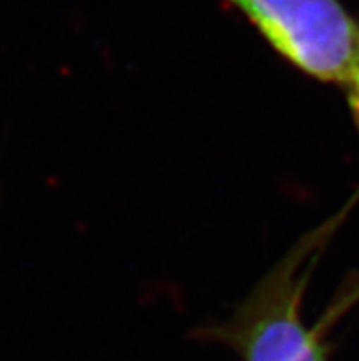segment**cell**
I'll return each mask as SVG.
<instances>
[{
  "instance_id": "6da1fadb",
  "label": "cell",
  "mask_w": 359,
  "mask_h": 361,
  "mask_svg": "<svg viewBox=\"0 0 359 361\" xmlns=\"http://www.w3.org/2000/svg\"><path fill=\"white\" fill-rule=\"evenodd\" d=\"M275 54L321 82L345 87L359 68V18L343 0H222Z\"/></svg>"
},
{
  "instance_id": "7a4b0ae2",
  "label": "cell",
  "mask_w": 359,
  "mask_h": 361,
  "mask_svg": "<svg viewBox=\"0 0 359 361\" xmlns=\"http://www.w3.org/2000/svg\"><path fill=\"white\" fill-rule=\"evenodd\" d=\"M312 246L293 247L214 332L244 361H327L321 338L303 319L305 261Z\"/></svg>"
},
{
  "instance_id": "3957f363",
  "label": "cell",
  "mask_w": 359,
  "mask_h": 361,
  "mask_svg": "<svg viewBox=\"0 0 359 361\" xmlns=\"http://www.w3.org/2000/svg\"><path fill=\"white\" fill-rule=\"evenodd\" d=\"M346 92H348V103H351L352 114H354L355 121L359 125V68L355 70L351 81L345 85Z\"/></svg>"
}]
</instances>
